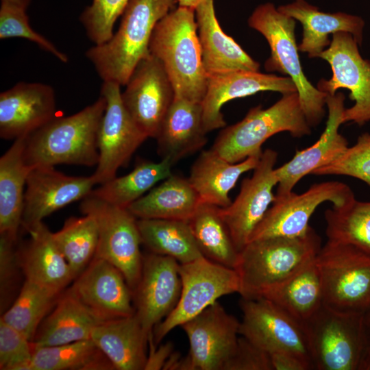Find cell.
<instances>
[{"mask_svg":"<svg viewBox=\"0 0 370 370\" xmlns=\"http://www.w3.org/2000/svg\"><path fill=\"white\" fill-rule=\"evenodd\" d=\"M101 95L67 116H56L25 138L24 159L30 167L73 164L97 166L98 130L105 108Z\"/></svg>","mask_w":370,"mask_h":370,"instance_id":"cell-1","label":"cell"},{"mask_svg":"<svg viewBox=\"0 0 370 370\" xmlns=\"http://www.w3.org/2000/svg\"><path fill=\"white\" fill-rule=\"evenodd\" d=\"M176 0H129L118 30L86 51L103 82L125 86L137 64L150 55L156 24L175 7Z\"/></svg>","mask_w":370,"mask_h":370,"instance_id":"cell-2","label":"cell"},{"mask_svg":"<svg viewBox=\"0 0 370 370\" xmlns=\"http://www.w3.org/2000/svg\"><path fill=\"white\" fill-rule=\"evenodd\" d=\"M149 51L163 65L175 96L201 103L208 84L204 70L195 9L180 6L156 25Z\"/></svg>","mask_w":370,"mask_h":370,"instance_id":"cell-3","label":"cell"},{"mask_svg":"<svg viewBox=\"0 0 370 370\" xmlns=\"http://www.w3.org/2000/svg\"><path fill=\"white\" fill-rule=\"evenodd\" d=\"M321 248V238L311 227L299 236L250 241L239 252L234 268L239 294L244 299L260 297L314 260Z\"/></svg>","mask_w":370,"mask_h":370,"instance_id":"cell-4","label":"cell"},{"mask_svg":"<svg viewBox=\"0 0 370 370\" xmlns=\"http://www.w3.org/2000/svg\"><path fill=\"white\" fill-rule=\"evenodd\" d=\"M282 132L296 138L311 133L297 92L282 95L267 108H251L241 121L223 129L210 149L228 162L237 163L262 154L263 143Z\"/></svg>","mask_w":370,"mask_h":370,"instance_id":"cell-5","label":"cell"},{"mask_svg":"<svg viewBox=\"0 0 370 370\" xmlns=\"http://www.w3.org/2000/svg\"><path fill=\"white\" fill-rule=\"evenodd\" d=\"M248 25L269 45L271 56L264 63L265 69L287 75L293 81L308 124L318 125L325 114L327 94L314 86L304 75L295 34V20L267 2L254 9Z\"/></svg>","mask_w":370,"mask_h":370,"instance_id":"cell-6","label":"cell"},{"mask_svg":"<svg viewBox=\"0 0 370 370\" xmlns=\"http://www.w3.org/2000/svg\"><path fill=\"white\" fill-rule=\"evenodd\" d=\"M323 304L343 312L370 309V253L356 246L327 241L315 257Z\"/></svg>","mask_w":370,"mask_h":370,"instance_id":"cell-7","label":"cell"},{"mask_svg":"<svg viewBox=\"0 0 370 370\" xmlns=\"http://www.w3.org/2000/svg\"><path fill=\"white\" fill-rule=\"evenodd\" d=\"M303 325L314 369L358 370L367 344L364 314L339 312L323 304Z\"/></svg>","mask_w":370,"mask_h":370,"instance_id":"cell-8","label":"cell"},{"mask_svg":"<svg viewBox=\"0 0 370 370\" xmlns=\"http://www.w3.org/2000/svg\"><path fill=\"white\" fill-rule=\"evenodd\" d=\"M79 210L95 219L99 232L96 257L115 266L133 291L142 272L143 256L137 220L127 208L110 204L89 195L84 198Z\"/></svg>","mask_w":370,"mask_h":370,"instance_id":"cell-9","label":"cell"},{"mask_svg":"<svg viewBox=\"0 0 370 370\" xmlns=\"http://www.w3.org/2000/svg\"><path fill=\"white\" fill-rule=\"evenodd\" d=\"M179 271L180 297L172 312L154 328L153 340L156 345L172 330L199 314L221 297L240 291L239 277L234 269L204 256L180 264Z\"/></svg>","mask_w":370,"mask_h":370,"instance_id":"cell-10","label":"cell"},{"mask_svg":"<svg viewBox=\"0 0 370 370\" xmlns=\"http://www.w3.org/2000/svg\"><path fill=\"white\" fill-rule=\"evenodd\" d=\"M330 46L320 55L331 66L332 77L321 79L317 88L333 95L338 89H347L354 104L345 108L343 123L361 126L370 121V60L364 59L353 36L345 32L332 35Z\"/></svg>","mask_w":370,"mask_h":370,"instance_id":"cell-11","label":"cell"},{"mask_svg":"<svg viewBox=\"0 0 370 370\" xmlns=\"http://www.w3.org/2000/svg\"><path fill=\"white\" fill-rule=\"evenodd\" d=\"M120 88L113 82H103L101 88L106 103L98 130L99 162L92 174L99 185L115 177L148 138L125 108Z\"/></svg>","mask_w":370,"mask_h":370,"instance_id":"cell-12","label":"cell"},{"mask_svg":"<svg viewBox=\"0 0 370 370\" xmlns=\"http://www.w3.org/2000/svg\"><path fill=\"white\" fill-rule=\"evenodd\" d=\"M354 197L350 187L338 181L314 184L300 194L292 191L283 196L275 195L249 241L273 236L304 235L310 227L309 220L319 205L330 201L333 206H341Z\"/></svg>","mask_w":370,"mask_h":370,"instance_id":"cell-13","label":"cell"},{"mask_svg":"<svg viewBox=\"0 0 370 370\" xmlns=\"http://www.w3.org/2000/svg\"><path fill=\"white\" fill-rule=\"evenodd\" d=\"M180 326L189 351L179 370H223L237 345L238 319L217 301Z\"/></svg>","mask_w":370,"mask_h":370,"instance_id":"cell-14","label":"cell"},{"mask_svg":"<svg viewBox=\"0 0 370 370\" xmlns=\"http://www.w3.org/2000/svg\"><path fill=\"white\" fill-rule=\"evenodd\" d=\"M240 307L243 319L240 322L239 334L268 353L290 352L309 360L312 365L302 323L272 301L262 297L242 298Z\"/></svg>","mask_w":370,"mask_h":370,"instance_id":"cell-15","label":"cell"},{"mask_svg":"<svg viewBox=\"0 0 370 370\" xmlns=\"http://www.w3.org/2000/svg\"><path fill=\"white\" fill-rule=\"evenodd\" d=\"M278 153L271 149L262 151L253 174L245 178L239 193L226 208L222 217L238 252L249 243L256 227L275 199L273 188L278 184L275 165Z\"/></svg>","mask_w":370,"mask_h":370,"instance_id":"cell-16","label":"cell"},{"mask_svg":"<svg viewBox=\"0 0 370 370\" xmlns=\"http://www.w3.org/2000/svg\"><path fill=\"white\" fill-rule=\"evenodd\" d=\"M125 86L121 92L125 108L140 130L156 138L175 98L163 65L150 53L137 64Z\"/></svg>","mask_w":370,"mask_h":370,"instance_id":"cell-17","label":"cell"},{"mask_svg":"<svg viewBox=\"0 0 370 370\" xmlns=\"http://www.w3.org/2000/svg\"><path fill=\"white\" fill-rule=\"evenodd\" d=\"M179 262L169 256H143L139 282L133 292L134 314L149 338L154 328L177 306L182 290Z\"/></svg>","mask_w":370,"mask_h":370,"instance_id":"cell-18","label":"cell"},{"mask_svg":"<svg viewBox=\"0 0 370 370\" xmlns=\"http://www.w3.org/2000/svg\"><path fill=\"white\" fill-rule=\"evenodd\" d=\"M69 290L99 322L135 312L133 292L124 275L103 258L95 256Z\"/></svg>","mask_w":370,"mask_h":370,"instance_id":"cell-19","label":"cell"},{"mask_svg":"<svg viewBox=\"0 0 370 370\" xmlns=\"http://www.w3.org/2000/svg\"><path fill=\"white\" fill-rule=\"evenodd\" d=\"M97 183L90 176H71L55 166L32 168L26 182L21 226L26 231L47 216L89 195Z\"/></svg>","mask_w":370,"mask_h":370,"instance_id":"cell-20","label":"cell"},{"mask_svg":"<svg viewBox=\"0 0 370 370\" xmlns=\"http://www.w3.org/2000/svg\"><path fill=\"white\" fill-rule=\"evenodd\" d=\"M343 92L327 95L328 116L325 128L319 140L310 147L297 151L287 162L275 168L278 178L276 196H283L293 191L298 182L316 169L332 162L348 148V142L339 133L345 110Z\"/></svg>","mask_w":370,"mask_h":370,"instance_id":"cell-21","label":"cell"},{"mask_svg":"<svg viewBox=\"0 0 370 370\" xmlns=\"http://www.w3.org/2000/svg\"><path fill=\"white\" fill-rule=\"evenodd\" d=\"M55 92L42 83L21 82L0 94V137H27L56 116Z\"/></svg>","mask_w":370,"mask_h":370,"instance_id":"cell-22","label":"cell"},{"mask_svg":"<svg viewBox=\"0 0 370 370\" xmlns=\"http://www.w3.org/2000/svg\"><path fill=\"white\" fill-rule=\"evenodd\" d=\"M273 91L286 95L297 91L289 77L259 71H237L208 76L207 90L201 101L203 123L207 133L225 126L223 106L237 98L259 92Z\"/></svg>","mask_w":370,"mask_h":370,"instance_id":"cell-23","label":"cell"},{"mask_svg":"<svg viewBox=\"0 0 370 370\" xmlns=\"http://www.w3.org/2000/svg\"><path fill=\"white\" fill-rule=\"evenodd\" d=\"M195 13L202 63L208 76L237 71H259V62L221 27L214 0L202 1Z\"/></svg>","mask_w":370,"mask_h":370,"instance_id":"cell-24","label":"cell"},{"mask_svg":"<svg viewBox=\"0 0 370 370\" xmlns=\"http://www.w3.org/2000/svg\"><path fill=\"white\" fill-rule=\"evenodd\" d=\"M201 103L175 97L156 137L158 153L173 165L207 143Z\"/></svg>","mask_w":370,"mask_h":370,"instance_id":"cell-25","label":"cell"},{"mask_svg":"<svg viewBox=\"0 0 370 370\" xmlns=\"http://www.w3.org/2000/svg\"><path fill=\"white\" fill-rule=\"evenodd\" d=\"M30 237L18 251L21 268L25 280L61 293L75 280L66 258L57 246L52 233L43 222L26 230Z\"/></svg>","mask_w":370,"mask_h":370,"instance_id":"cell-26","label":"cell"},{"mask_svg":"<svg viewBox=\"0 0 370 370\" xmlns=\"http://www.w3.org/2000/svg\"><path fill=\"white\" fill-rule=\"evenodd\" d=\"M278 10L301 23L303 34L298 49L307 53L310 58H319L331 43L329 36L336 32H348L360 46L362 45L365 21L358 16L321 12L305 0H295Z\"/></svg>","mask_w":370,"mask_h":370,"instance_id":"cell-27","label":"cell"},{"mask_svg":"<svg viewBox=\"0 0 370 370\" xmlns=\"http://www.w3.org/2000/svg\"><path fill=\"white\" fill-rule=\"evenodd\" d=\"M90 339L117 370H145L149 338L135 314L101 321Z\"/></svg>","mask_w":370,"mask_h":370,"instance_id":"cell-28","label":"cell"},{"mask_svg":"<svg viewBox=\"0 0 370 370\" xmlns=\"http://www.w3.org/2000/svg\"><path fill=\"white\" fill-rule=\"evenodd\" d=\"M261 155L231 163L211 149L204 150L193 162L188 179L201 202L226 208L232 203L230 192L241 175L254 170Z\"/></svg>","mask_w":370,"mask_h":370,"instance_id":"cell-29","label":"cell"},{"mask_svg":"<svg viewBox=\"0 0 370 370\" xmlns=\"http://www.w3.org/2000/svg\"><path fill=\"white\" fill-rule=\"evenodd\" d=\"M98 323L68 288L60 294L40 324L31 341L32 347L56 346L90 339L91 331Z\"/></svg>","mask_w":370,"mask_h":370,"instance_id":"cell-30","label":"cell"},{"mask_svg":"<svg viewBox=\"0 0 370 370\" xmlns=\"http://www.w3.org/2000/svg\"><path fill=\"white\" fill-rule=\"evenodd\" d=\"M14 140L0 158V234L14 238L21 226L28 174L24 159L25 140Z\"/></svg>","mask_w":370,"mask_h":370,"instance_id":"cell-31","label":"cell"},{"mask_svg":"<svg viewBox=\"0 0 370 370\" xmlns=\"http://www.w3.org/2000/svg\"><path fill=\"white\" fill-rule=\"evenodd\" d=\"M201 203L188 178L171 174L132 203L128 210L138 219L188 221Z\"/></svg>","mask_w":370,"mask_h":370,"instance_id":"cell-32","label":"cell"},{"mask_svg":"<svg viewBox=\"0 0 370 370\" xmlns=\"http://www.w3.org/2000/svg\"><path fill=\"white\" fill-rule=\"evenodd\" d=\"M260 297L272 301L303 324L323 304L321 278L315 258Z\"/></svg>","mask_w":370,"mask_h":370,"instance_id":"cell-33","label":"cell"},{"mask_svg":"<svg viewBox=\"0 0 370 370\" xmlns=\"http://www.w3.org/2000/svg\"><path fill=\"white\" fill-rule=\"evenodd\" d=\"M137 224L141 243L150 253L171 257L179 264L204 256L187 221L140 219Z\"/></svg>","mask_w":370,"mask_h":370,"instance_id":"cell-34","label":"cell"},{"mask_svg":"<svg viewBox=\"0 0 370 370\" xmlns=\"http://www.w3.org/2000/svg\"><path fill=\"white\" fill-rule=\"evenodd\" d=\"M221 209L219 206L201 202L188 221L202 255L214 262L234 269L239 252Z\"/></svg>","mask_w":370,"mask_h":370,"instance_id":"cell-35","label":"cell"},{"mask_svg":"<svg viewBox=\"0 0 370 370\" xmlns=\"http://www.w3.org/2000/svg\"><path fill=\"white\" fill-rule=\"evenodd\" d=\"M173 166L166 159L160 162L140 160L130 173L100 184L90 195L114 206L127 208L158 182L171 175Z\"/></svg>","mask_w":370,"mask_h":370,"instance_id":"cell-36","label":"cell"},{"mask_svg":"<svg viewBox=\"0 0 370 370\" xmlns=\"http://www.w3.org/2000/svg\"><path fill=\"white\" fill-rule=\"evenodd\" d=\"M33 350L30 370L114 369L90 338Z\"/></svg>","mask_w":370,"mask_h":370,"instance_id":"cell-37","label":"cell"},{"mask_svg":"<svg viewBox=\"0 0 370 370\" xmlns=\"http://www.w3.org/2000/svg\"><path fill=\"white\" fill-rule=\"evenodd\" d=\"M328 241L349 244L370 253V201L355 197L325 210Z\"/></svg>","mask_w":370,"mask_h":370,"instance_id":"cell-38","label":"cell"},{"mask_svg":"<svg viewBox=\"0 0 370 370\" xmlns=\"http://www.w3.org/2000/svg\"><path fill=\"white\" fill-rule=\"evenodd\" d=\"M52 235L76 278L96 254L99 232L95 219L90 214L69 217Z\"/></svg>","mask_w":370,"mask_h":370,"instance_id":"cell-39","label":"cell"},{"mask_svg":"<svg viewBox=\"0 0 370 370\" xmlns=\"http://www.w3.org/2000/svg\"><path fill=\"white\" fill-rule=\"evenodd\" d=\"M60 294L25 280L18 295L1 319L32 341Z\"/></svg>","mask_w":370,"mask_h":370,"instance_id":"cell-40","label":"cell"},{"mask_svg":"<svg viewBox=\"0 0 370 370\" xmlns=\"http://www.w3.org/2000/svg\"><path fill=\"white\" fill-rule=\"evenodd\" d=\"M129 0H92L81 13L79 21L88 38L101 45L112 36L116 19L121 16Z\"/></svg>","mask_w":370,"mask_h":370,"instance_id":"cell-41","label":"cell"},{"mask_svg":"<svg viewBox=\"0 0 370 370\" xmlns=\"http://www.w3.org/2000/svg\"><path fill=\"white\" fill-rule=\"evenodd\" d=\"M26 10L16 5L1 3L0 38H25L50 53L60 61L66 63L69 60L68 56L60 51L50 40L32 28Z\"/></svg>","mask_w":370,"mask_h":370,"instance_id":"cell-42","label":"cell"},{"mask_svg":"<svg viewBox=\"0 0 370 370\" xmlns=\"http://www.w3.org/2000/svg\"><path fill=\"white\" fill-rule=\"evenodd\" d=\"M316 175H347L365 182L370 187V133L361 134L336 160L316 169Z\"/></svg>","mask_w":370,"mask_h":370,"instance_id":"cell-43","label":"cell"},{"mask_svg":"<svg viewBox=\"0 0 370 370\" xmlns=\"http://www.w3.org/2000/svg\"><path fill=\"white\" fill-rule=\"evenodd\" d=\"M31 341L0 319V369L30 370Z\"/></svg>","mask_w":370,"mask_h":370,"instance_id":"cell-44","label":"cell"},{"mask_svg":"<svg viewBox=\"0 0 370 370\" xmlns=\"http://www.w3.org/2000/svg\"><path fill=\"white\" fill-rule=\"evenodd\" d=\"M223 370H273L269 354L243 336Z\"/></svg>","mask_w":370,"mask_h":370,"instance_id":"cell-45","label":"cell"},{"mask_svg":"<svg viewBox=\"0 0 370 370\" xmlns=\"http://www.w3.org/2000/svg\"><path fill=\"white\" fill-rule=\"evenodd\" d=\"M17 238L5 234H0V284L1 301H5V298L10 292L15 281L17 267L20 266L18 251L16 245Z\"/></svg>","mask_w":370,"mask_h":370,"instance_id":"cell-46","label":"cell"},{"mask_svg":"<svg viewBox=\"0 0 370 370\" xmlns=\"http://www.w3.org/2000/svg\"><path fill=\"white\" fill-rule=\"evenodd\" d=\"M269 354L273 370L313 369V366L309 360L294 353L275 351Z\"/></svg>","mask_w":370,"mask_h":370,"instance_id":"cell-47","label":"cell"},{"mask_svg":"<svg viewBox=\"0 0 370 370\" xmlns=\"http://www.w3.org/2000/svg\"><path fill=\"white\" fill-rule=\"evenodd\" d=\"M149 353L147 355L145 370L164 369L169 360L173 356V345L171 342L156 347L153 343V336L149 339Z\"/></svg>","mask_w":370,"mask_h":370,"instance_id":"cell-48","label":"cell"},{"mask_svg":"<svg viewBox=\"0 0 370 370\" xmlns=\"http://www.w3.org/2000/svg\"><path fill=\"white\" fill-rule=\"evenodd\" d=\"M358 370H370V344L367 343L362 353Z\"/></svg>","mask_w":370,"mask_h":370,"instance_id":"cell-49","label":"cell"},{"mask_svg":"<svg viewBox=\"0 0 370 370\" xmlns=\"http://www.w3.org/2000/svg\"><path fill=\"white\" fill-rule=\"evenodd\" d=\"M1 3H5L27 9L31 0H1Z\"/></svg>","mask_w":370,"mask_h":370,"instance_id":"cell-50","label":"cell"},{"mask_svg":"<svg viewBox=\"0 0 370 370\" xmlns=\"http://www.w3.org/2000/svg\"><path fill=\"white\" fill-rule=\"evenodd\" d=\"M364 326L367 343L370 344V309L364 314Z\"/></svg>","mask_w":370,"mask_h":370,"instance_id":"cell-51","label":"cell"},{"mask_svg":"<svg viewBox=\"0 0 370 370\" xmlns=\"http://www.w3.org/2000/svg\"><path fill=\"white\" fill-rule=\"evenodd\" d=\"M178 5L195 9L204 0H176Z\"/></svg>","mask_w":370,"mask_h":370,"instance_id":"cell-52","label":"cell"}]
</instances>
